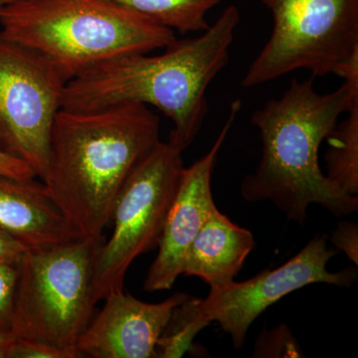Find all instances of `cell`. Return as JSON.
<instances>
[{
	"label": "cell",
	"instance_id": "cell-1",
	"mask_svg": "<svg viewBox=\"0 0 358 358\" xmlns=\"http://www.w3.org/2000/svg\"><path fill=\"white\" fill-rule=\"evenodd\" d=\"M239 22V10L230 6L201 35L176 40L159 55L131 54L101 63L68 82L63 109L154 106L173 122L167 143L182 152L203 124L207 88L227 65Z\"/></svg>",
	"mask_w": 358,
	"mask_h": 358
},
{
	"label": "cell",
	"instance_id": "cell-2",
	"mask_svg": "<svg viewBox=\"0 0 358 358\" xmlns=\"http://www.w3.org/2000/svg\"><path fill=\"white\" fill-rule=\"evenodd\" d=\"M358 100V79L346 80L336 91L320 94L315 77L294 78L280 98L268 101L252 115L262 141V157L255 173L241 185L247 202L274 203L289 220L303 224L308 207L319 204L338 216L358 210L357 195L334 185L319 164L322 141L339 115Z\"/></svg>",
	"mask_w": 358,
	"mask_h": 358
},
{
	"label": "cell",
	"instance_id": "cell-3",
	"mask_svg": "<svg viewBox=\"0 0 358 358\" xmlns=\"http://www.w3.org/2000/svg\"><path fill=\"white\" fill-rule=\"evenodd\" d=\"M159 141V115L141 103L59 110L42 180L81 238L101 240L122 185Z\"/></svg>",
	"mask_w": 358,
	"mask_h": 358
},
{
	"label": "cell",
	"instance_id": "cell-4",
	"mask_svg": "<svg viewBox=\"0 0 358 358\" xmlns=\"http://www.w3.org/2000/svg\"><path fill=\"white\" fill-rule=\"evenodd\" d=\"M1 34L36 52L69 82L121 56L164 49L173 30L109 0H18L0 9Z\"/></svg>",
	"mask_w": 358,
	"mask_h": 358
},
{
	"label": "cell",
	"instance_id": "cell-5",
	"mask_svg": "<svg viewBox=\"0 0 358 358\" xmlns=\"http://www.w3.org/2000/svg\"><path fill=\"white\" fill-rule=\"evenodd\" d=\"M101 240L79 238L42 251L26 252L20 278L11 334L43 343L71 358L92 320V273Z\"/></svg>",
	"mask_w": 358,
	"mask_h": 358
},
{
	"label": "cell",
	"instance_id": "cell-6",
	"mask_svg": "<svg viewBox=\"0 0 358 358\" xmlns=\"http://www.w3.org/2000/svg\"><path fill=\"white\" fill-rule=\"evenodd\" d=\"M272 13L267 43L242 80L259 86L293 71L358 79V0H261Z\"/></svg>",
	"mask_w": 358,
	"mask_h": 358
},
{
	"label": "cell",
	"instance_id": "cell-7",
	"mask_svg": "<svg viewBox=\"0 0 358 358\" xmlns=\"http://www.w3.org/2000/svg\"><path fill=\"white\" fill-rule=\"evenodd\" d=\"M183 171L180 150L160 141L134 166L115 199L112 236L96 250L92 273L95 305L124 291L134 261L159 245Z\"/></svg>",
	"mask_w": 358,
	"mask_h": 358
},
{
	"label": "cell",
	"instance_id": "cell-8",
	"mask_svg": "<svg viewBox=\"0 0 358 358\" xmlns=\"http://www.w3.org/2000/svg\"><path fill=\"white\" fill-rule=\"evenodd\" d=\"M66 85L49 61L0 32V148L24 160L41 179Z\"/></svg>",
	"mask_w": 358,
	"mask_h": 358
},
{
	"label": "cell",
	"instance_id": "cell-9",
	"mask_svg": "<svg viewBox=\"0 0 358 358\" xmlns=\"http://www.w3.org/2000/svg\"><path fill=\"white\" fill-rule=\"evenodd\" d=\"M327 247V235H317L288 262L275 270H265L247 281L233 282L199 301L200 319L208 326L218 322L229 334L235 348H241L249 327L268 307L287 294L312 284L350 287L357 281L355 268L329 272L327 265L336 256Z\"/></svg>",
	"mask_w": 358,
	"mask_h": 358
},
{
	"label": "cell",
	"instance_id": "cell-10",
	"mask_svg": "<svg viewBox=\"0 0 358 358\" xmlns=\"http://www.w3.org/2000/svg\"><path fill=\"white\" fill-rule=\"evenodd\" d=\"M240 100L231 103L229 115L210 150L183 171L180 185L167 213L159 245V254L148 270L143 288L148 293L173 288L189 247L209 214L216 208L211 178L216 160L231 127L241 110Z\"/></svg>",
	"mask_w": 358,
	"mask_h": 358
},
{
	"label": "cell",
	"instance_id": "cell-11",
	"mask_svg": "<svg viewBox=\"0 0 358 358\" xmlns=\"http://www.w3.org/2000/svg\"><path fill=\"white\" fill-rule=\"evenodd\" d=\"M188 299L176 294L148 303L124 291L108 294L101 312L78 339L77 352L81 357H157V341L173 310Z\"/></svg>",
	"mask_w": 358,
	"mask_h": 358
},
{
	"label": "cell",
	"instance_id": "cell-12",
	"mask_svg": "<svg viewBox=\"0 0 358 358\" xmlns=\"http://www.w3.org/2000/svg\"><path fill=\"white\" fill-rule=\"evenodd\" d=\"M0 230L42 251L81 238L43 183L0 176Z\"/></svg>",
	"mask_w": 358,
	"mask_h": 358
},
{
	"label": "cell",
	"instance_id": "cell-13",
	"mask_svg": "<svg viewBox=\"0 0 358 358\" xmlns=\"http://www.w3.org/2000/svg\"><path fill=\"white\" fill-rule=\"evenodd\" d=\"M254 246L253 234L216 207L186 254L182 275L199 278L210 289L225 288L234 282Z\"/></svg>",
	"mask_w": 358,
	"mask_h": 358
},
{
	"label": "cell",
	"instance_id": "cell-14",
	"mask_svg": "<svg viewBox=\"0 0 358 358\" xmlns=\"http://www.w3.org/2000/svg\"><path fill=\"white\" fill-rule=\"evenodd\" d=\"M180 34L208 29L207 13L221 0H109Z\"/></svg>",
	"mask_w": 358,
	"mask_h": 358
},
{
	"label": "cell",
	"instance_id": "cell-15",
	"mask_svg": "<svg viewBox=\"0 0 358 358\" xmlns=\"http://www.w3.org/2000/svg\"><path fill=\"white\" fill-rule=\"evenodd\" d=\"M348 117L327 136L326 176L339 189L358 194V100L350 105Z\"/></svg>",
	"mask_w": 358,
	"mask_h": 358
},
{
	"label": "cell",
	"instance_id": "cell-16",
	"mask_svg": "<svg viewBox=\"0 0 358 358\" xmlns=\"http://www.w3.org/2000/svg\"><path fill=\"white\" fill-rule=\"evenodd\" d=\"M199 299L189 296L171 315L169 324L157 341V357L178 358L192 346V339L207 326L200 319Z\"/></svg>",
	"mask_w": 358,
	"mask_h": 358
},
{
	"label": "cell",
	"instance_id": "cell-17",
	"mask_svg": "<svg viewBox=\"0 0 358 358\" xmlns=\"http://www.w3.org/2000/svg\"><path fill=\"white\" fill-rule=\"evenodd\" d=\"M20 260H0V331L11 333Z\"/></svg>",
	"mask_w": 358,
	"mask_h": 358
},
{
	"label": "cell",
	"instance_id": "cell-18",
	"mask_svg": "<svg viewBox=\"0 0 358 358\" xmlns=\"http://www.w3.org/2000/svg\"><path fill=\"white\" fill-rule=\"evenodd\" d=\"M300 348L294 343L291 331L281 324L278 329L266 333L265 336L258 339L255 355L260 357H301Z\"/></svg>",
	"mask_w": 358,
	"mask_h": 358
},
{
	"label": "cell",
	"instance_id": "cell-19",
	"mask_svg": "<svg viewBox=\"0 0 358 358\" xmlns=\"http://www.w3.org/2000/svg\"><path fill=\"white\" fill-rule=\"evenodd\" d=\"M6 358H71L68 353L61 352L36 341L14 338L7 348Z\"/></svg>",
	"mask_w": 358,
	"mask_h": 358
},
{
	"label": "cell",
	"instance_id": "cell-20",
	"mask_svg": "<svg viewBox=\"0 0 358 358\" xmlns=\"http://www.w3.org/2000/svg\"><path fill=\"white\" fill-rule=\"evenodd\" d=\"M331 242L346 256L358 265V227L357 223L341 221L333 233Z\"/></svg>",
	"mask_w": 358,
	"mask_h": 358
},
{
	"label": "cell",
	"instance_id": "cell-21",
	"mask_svg": "<svg viewBox=\"0 0 358 358\" xmlns=\"http://www.w3.org/2000/svg\"><path fill=\"white\" fill-rule=\"evenodd\" d=\"M0 176L18 180H32L37 174L24 160L18 159L0 148Z\"/></svg>",
	"mask_w": 358,
	"mask_h": 358
},
{
	"label": "cell",
	"instance_id": "cell-22",
	"mask_svg": "<svg viewBox=\"0 0 358 358\" xmlns=\"http://www.w3.org/2000/svg\"><path fill=\"white\" fill-rule=\"evenodd\" d=\"M28 249L10 235L0 230V260H20Z\"/></svg>",
	"mask_w": 358,
	"mask_h": 358
},
{
	"label": "cell",
	"instance_id": "cell-23",
	"mask_svg": "<svg viewBox=\"0 0 358 358\" xmlns=\"http://www.w3.org/2000/svg\"><path fill=\"white\" fill-rule=\"evenodd\" d=\"M15 336L11 333L0 331V358H6L7 348L14 341Z\"/></svg>",
	"mask_w": 358,
	"mask_h": 358
},
{
	"label": "cell",
	"instance_id": "cell-24",
	"mask_svg": "<svg viewBox=\"0 0 358 358\" xmlns=\"http://www.w3.org/2000/svg\"><path fill=\"white\" fill-rule=\"evenodd\" d=\"M16 1H18V0H0V9L9 6V4H13Z\"/></svg>",
	"mask_w": 358,
	"mask_h": 358
}]
</instances>
